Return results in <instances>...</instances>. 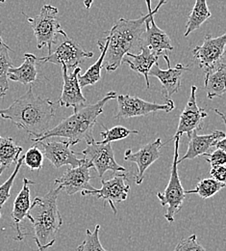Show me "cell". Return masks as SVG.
<instances>
[{"label": "cell", "instance_id": "4316f807", "mask_svg": "<svg viewBox=\"0 0 226 251\" xmlns=\"http://www.w3.org/2000/svg\"><path fill=\"white\" fill-rule=\"evenodd\" d=\"M12 50L4 43L0 36V98L7 94L9 90L8 71L13 67V62L10 57Z\"/></svg>", "mask_w": 226, "mask_h": 251}, {"label": "cell", "instance_id": "83f0119b", "mask_svg": "<svg viewBox=\"0 0 226 251\" xmlns=\"http://www.w3.org/2000/svg\"><path fill=\"white\" fill-rule=\"evenodd\" d=\"M225 187H226V183H221L212 178H207L199 181L194 189L185 190V193L186 195L196 193L202 199H208L214 196L219 191H221Z\"/></svg>", "mask_w": 226, "mask_h": 251}, {"label": "cell", "instance_id": "8992f818", "mask_svg": "<svg viewBox=\"0 0 226 251\" xmlns=\"http://www.w3.org/2000/svg\"><path fill=\"white\" fill-rule=\"evenodd\" d=\"M174 156L171 165L170 178L168 184L164 192H157V197L161 202L162 207H166L164 219L169 223L174 221V217L179 213L183 207V203L186 198L185 189L182 187L181 181L178 175V158H179V143L180 138H174Z\"/></svg>", "mask_w": 226, "mask_h": 251}, {"label": "cell", "instance_id": "ac0fdd59", "mask_svg": "<svg viewBox=\"0 0 226 251\" xmlns=\"http://www.w3.org/2000/svg\"><path fill=\"white\" fill-rule=\"evenodd\" d=\"M63 72V90L58 100L59 105L65 107H75L84 104L86 98L82 94L81 87L78 81V75L81 73V68L77 67L71 74L67 73V69L62 66Z\"/></svg>", "mask_w": 226, "mask_h": 251}, {"label": "cell", "instance_id": "d6986e66", "mask_svg": "<svg viewBox=\"0 0 226 251\" xmlns=\"http://www.w3.org/2000/svg\"><path fill=\"white\" fill-rule=\"evenodd\" d=\"M223 138H226V133L222 130H215L214 132L205 135H198L197 131H194L189 135L188 150L182 158H178V164L185 159H194L195 157L208 154V151L212 147H215L216 143Z\"/></svg>", "mask_w": 226, "mask_h": 251}, {"label": "cell", "instance_id": "7c38bea8", "mask_svg": "<svg viewBox=\"0 0 226 251\" xmlns=\"http://www.w3.org/2000/svg\"><path fill=\"white\" fill-rule=\"evenodd\" d=\"M145 3L148 9V18L145 20L144 23V31L143 33L142 47H145L161 56L164 54V50H173L170 38L165 32L163 31L161 28L158 27L154 21V15L158 12V10L164 4L158 3L157 7L152 10L151 0H145Z\"/></svg>", "mask_w": 226, "mask_h": 251}, {"label": "cell", "instance_id": "74e56055", "mask_svg": "<svg viewBox=\"0 0 226 251\" xmlns=\"http://www.w3.org/2000/svg\"><path fill=\"white\" fill-rule=\"evenodd\" d=\"M167 1H168V0H158V2L162 3V4H165Z\"/></svg>", "mask_w": 226, "mask_h": 251}, {"label": "cell", "instance_id": "f546056e", "mask_svg": "<svg viewBox=\"0 0 226 251\" xmlns=\"http://www.w3.org/2000/svg\"><path fill=\"white\" fill-rule=\"evenodd\" d=\"M100 225L97 224L94 231L86 229V237L84 242L77 248V251H106L99 240Z\"/></svg>", "mask_w": 226, "mask_h": 251}, {"label": "cell", "instance_id": "44dd1931", "mask_svg": "<svg viewBox=\"0 0 226 251\" xmlns=\"http://www.w3.org/2000/svg\"><path fill=\"white\" fill-rule=\"evenodd\" d=\"M140 51L141 52L139 54L126 53L125 56H127L129 58L124 57L123 59V63H127L133 71L144 75L145 78L146 87H147V89H149L150 83H149V79H148V73H149L151 67L154 64L158 62L160 55L151 51L149 49H147L145 47H142Z\"/></svg>", "mask_w": 226, "mask_h": 251}, {"label": "cell", "instance_id": "4dcf8cb0", "mask_svg": "<svg viewBox=\"0 0 226 251\" xmlns=\"http://www.w3.org/2000/svg\"><path fill=\"white\" fill-rule=\"evenodd\" d=\"M22 164H23V157H20L12 175L9 177V179L4 184H2L0 186V218H1V209L11 196V189H12L15 179H16L21 167L22 166Z\"/></svg>", "mask_w": 226, "mask_h": 251}, {"label": "cell", "instance_id": "484cf974", "mask_svg": "<svg viewBox=\"0 0 226 251\" xmlns=\"http://www.w3.org/2000/svg\"><path fill=\"white\" fill-rule=\"evenodd\" d=\"M211 17L212 14L209 11L207 0H195L194 8L188 17L184 36L188 37L192 32L199 29L200 26Z\"/></svg>", "mask_w": 226, "mask_h": 251}, {"label": "cell", "instance_id": "5b68a950", "mask_svg": "<svg viewBox=\"0 0 226 251\" xmlns=\"http://www.w3.org/2000/svg\"><path fill=\"white\" fill-rule=\"evenodd\" d=\"M58 12L56 7L49 4L43 5L40 14L35 18H30L22 12V15L32 27L39 50L48 47L50 52L52 46L56 43L57 37L65 32L57 19Z\"/></svg>", "mask_w": 226, "mask_h": 251}, {"label": "cell", "instance_id": "6da1fadb", "mask_svg": "<svg viewBox=\"0 0 226 251\" xmlns=\"http://www.w3.org/2000/svg\"><path fill=\"white\" fill-rule=\"evenodd\" d=\"M0 116L10 120L34 138H38L49 129L55 116V107L49 99L35 94L30 86L26 93L17 99L9 107L0 109Z\"/></svg>", "mask_w": 226, "mask_h": 251}, {"label": "cell", "instance_id": "52a82bcc", "mask_svg": "<svg viewBox=\"0 0 226 251\" xmlns=\"http://www.w3.org/2000/svg\"><path fill=\"white\" fill-rule=\"evenodd\" d=\"M61 40L56 50L50 51L47 56L38 57V61L42 63H52L65 66L68 69H75L83 60L92 58L94 53L92 51L84 50L76 42L69 39L66 33L60 34Z\"/></svg>", "mask_w": 226, "mask_h": 251}, {"label": "cell", "instance_id": "8d00e7d4", "mask_svg": "<svg viewBox=\"0 0 226 251\" xmlns=\"http://www.w3.org/2000/svg\"><path fill=\"white\" fill-rule=\"evenodd\" d=\"M94 0H84V6L86 9H90L92 7Z\"/></svg>", "mask_w": 226, "mask_h": 251}, {"label": "cell", "instance_id": "ba28073f", "mask_svg": "<svg viewBox=\"0 0 226 251\" xmlns=\"http://www.w3.org/2000/svg\"><path fill=\"white\" fill-rule=\"evenodd\" d=\"M81 155L83 156L84 161L97 170L100 178H102L107 171H112L114 174L126 172L123 166L117 163L112 143L100 144L95 140L87 145V148L81 152Z\"/></svg>", "mask_w": 226, "mask_h": 251}, {"label": "cell", "instance_id": "3957f363", "mask_svg": "<svg viewBox=\"0 0 226 251\" xmlns=\"http://www.w3.org/2000/svg\"><path fill=\"white\" fill-rule=\"evenodd\" d=\"M60 192L61 188L56 187L43 197H36L26 216L32 223L34 241L39 251H45L54 245L56 235L63 224L57 206Z\"/></svg>", "mask_w": 226, "mask_h": 251}, {"label": "cell", "instance_id": "e575fe53", "mask_svg": "<svg viewBox=\"0 0 226 251\" xmlns=\"http://www.w3.org/2000/svg\"><path fill=\"white\" fill-rule=\"evenodd\" d=\"M210 175L211 178L221 182V183H226V168L225 165H220V166H213L210 170Z\"/></svg>", "mask_w": 226, "mask_h": 251}, {"label": "cell", "instance_id": "d6a6232c", "mask_svg": "<svg viewBox=\"0 0 226 251\" xmlns=\"http://www.w3.org/2000/svg\"><path fill=\"white\" fill-rule=\"evenodd\" d=\"M173 251H206V250L197 242L196 235L194 234L181 240Z\"/></svg>", "mask_w": 226, "mask_h": 251}, {"label": "cell", "instance_id": "603a6c76", "mask_svg": "<svg viewBox=\"0 0 226 251\" xmlns=\"http://www.w3.org/2000/svg\"><path fill=\"white\" fill-rule=\"evenodd\" d=\"M226 59L213 71L205 74L204 87L209 100L226 95Z\"/></svg>", "mask_w": 226, "mask_h": 251}, {"label": "cell", "instance_id": "8fae6325", "mask_svg": "<svg viewBox=\"0 0 226 251\" xmlns=\"http://www.w3.org/2000/svg\"><path fill=\"white\" fill-rule=\"evenodd\" d=\"M226 35L213 38L207 34L201 46L195 47L193 50L194 59L199 67L204 70L205 74L215 70L223 60H225Z\"/></svg>", "mask_w": 226, "mask_h": 251}, {"label": "cell", "instance_id": "7a4b0ae2", "mask_svg": "<svg viewBox=\"0 0 226 251\" xmlns=\"http://www.w3.org/2000/svg\"><path fill=\"white\" fill-rule=\"evenodd\" d=\"M117 92L111 91L93 104H81L73 107V114L63 119L58 125L49 128L41 136L32 138L34 143L44 141L51 137H64L71 146L76 145L82 140L87 144L95 141L93 136L94 126L97 117L103 112L105 104L114 99H117Z\"/></svg>", "mask_w": 226, "mask_h": 251}, {"label": "cell", "instance_id": "e0dca14e", "mask_svg": "<svg viewBox=\"0 0 226 251\" xmlns=\"http://www.w3.org/2000/svg\"><path fill=\"white\" fill-rule=\"evenodd\" d=\"M43 148L42 154L46 157L55 168H61L62 166H71L75 168L82 163V158H77V155L80 153H75L70 148V143L66 141H41L36 143Z\"/></svg>", "mask_w": 226, "mask_h": 251}, {"label": "cell", "instance_id": "f1b7e54d", "mask_svg": "<svg viewBox=\"0 0 226 251\" xmlns=\"http://www.w3.org/2000/svg\"><path fill=\"white\" fill-rule=\"evenodd\" d=\"M105 127V126H103ZM138 130H131L125 126H116L111 128L105 127V131L100 132V135L103 137V140L98 141L100 144H106V143H112L114 141L122 140L123 138H126L130 134H138Z\"/></svg>", "mask_w": 226, "mask_h": 251}, {"label": "cell", "instance_id": "d590c367", "mask_svg": "<svg viewBox=\"0 0 226 251\" xmlns=\"http://www.w3.org/2000/svg\"><path fill=\"white\" fill-rule=\"evenodd\" d=\"M215 147H217V149H219V150H222V151H226V138H223V139H221V140H219L217 143H216V145H215Z\"/></svg>", "mask_w": 226, "mask_h": 251}, {"label": "cell", "instance_id": "30bf717a", "mask_svg": "<svg viewBox=\"0 0 226 251\" xmlns=\"http://www.w3.org/2000/svg\"><path fill=\"white\" fill-rule=\"evenodd\" d=\"M128 179L126 174H117L112 179L101 180L102 188L93 190H83L81 194L83 196H93L97 199H102L104 203H108L113 210L114 214L117 215V204L125 201L128 197L130 186L127 184Z\"/></svg>", "mask_w": 226, "mask_h": 251}, {"label": "cell", "instance_id": "4fadbf2b", "mask_svg": "<svg viewBox=\"0 0 226 251\" xmlns=\"http://www.w3.org/2000/svg\"><path fill=\"white\" fill-rule=\"evenodd\" d=\"M164 59L167 65V70H162L158 62L154 64L149 73L148 76L157 77L162 84L163 88V97L165 100H169V97L178 92L181 86L182 76L185 72H190V68L184 66L183 64H177L174 68L170 66V60L167 55L164 54Z\"/></svg>", "mask_w": 226, "mask_h": 251}, {"label": "cell", "instance_id": "ffe728a7", "mask_svg": "<svg viewBox=\"0 0 226 251\" xmlns=\"http://www.w3.org/2000/svg\"><path fill=\"white\" fill-rule=\"evenodd\" d=\"M35 182L27 178H23V186L18 196L15 199L14 207L12 211V220L14 221V225L17 231V235L15 237V240L17 241H22L24 237L26 236L25 233H23L21 229V222L24 220L29 212V209L31 207V201H30V186L34 185Z\"/></svg>", "mask_w": 226, "mask_h": 251}, {"label": "cell", "instance_id": "277c9868", "mask_svg": "<svg viewBox=\"0 0 226 251\" xmlns=\"http://www.w3.org/2000/svg\"><path fill=\"white\" fill-rule=\"evenodd\" d=\"M148 14L137 20L120 19L105 37L108 48L105 54V69L107 72H115L120 68L123 59L130 50H141L144 23Z\"/></svg>", "mask_w": 226, "mask_h": 251}, {"label": "cell", "instance_id": "5bb4252c", "mask_svg": "<svg viewBox=\"0 0 226 251\" xmlns=\"http://www.w3.org/2000/svg\"><path fill=\"white\" fill-rule=\"evenodd\" d=\"M92 167L84 161L75 168H67L65 173L58 179H55V187H59L61 190H65L66 194L73 195L83 190H93L95 188L91 185L93 177L90 175Z\"/></svg>", "mask_w": 226, "mask_h": 251}, {"label": "cell", "instance_id": "9c48e42d", "mask_svg": "<svg viewBox=\"0 0 226 251\" xmlns=\"http://www.w3.org/2000/svg\"><path fill=\"white\" fill-rule=\"evenodd\" d=\"M119 111L116 119H128L133 117L145 116L147 114L164 111L170 112L174 109V102L172 100H167L164 104L156 102H149L139 97H132L130 95H118Z\"/></svg>", "mask_w": 226, "mask_h": 251}, {"label": "cell", "instance_id": "d4e9b609", "mask_svg": "<svg viewBox=\"0 0 226 251\" xmlns=\"http://www.w3.org/2000/svg\"><path fill=\"white\" fill-rule=\"evenodd\" d=\"M22 150V147L17 145L13 138L0 136V176L11 164L18 162Z\"/></svg>", "mask_w": 226, "mask_h": 251}, {"label": "cell", "instance_id": "f35d334b", "mask_svg": "<svg viewBox=\"0 0 226 251\" xmlns=\"http://www.w3.org/2000/svg\"><path fill=\"white\" fill-rule=\"evenodd\" d=\"M4 2H6V0H0V4H1V3H4Z\"/></svg>", "mask_w": 226, "mask_h": 251}, {"label": "cell", "instance_id": "7402d4cb", "mask_svg": "<svg viewBox=\"0 0 226 251\" xmlns=\"http://www.w3.org/2000/svg\"><path fill=\"white\" fill-rule=\"evenodd\" d=\"M38 57L33 53H25L24 61L18 67H12L8 71V79L21 83L23 85L32 84L38 77L37 70Z\"/></svg>", "mask_w": 226, "mask_h": 251}, {"label": "cell", "instance_id": "1f68e13d", "mask_svg": "<svg viewBox=\"0 0 226 251\" xmlns=\"http://www.w3.org/2000/svg\"><path fill=\"white\" fill-rule=\"evenodd\" d=\"M23 162L30 170L40 171L42 168L43 154L36 144L24 154Z\"/></svg>", "mask_w": 226, "mask_h": 251}, {"label": "cell", "instance_id": "2e32d148", "mask_svg": "<svg viewBox=\"0 0 226 251\" xmlns=\"http://www.w3.org/2000/svg\"><path fill=\"white\" fill-rule=\"evenodd\" d=\"M163 146L164 143H162L161 138H157L155 141L143 146L136 153H133L131 149L125 151L124 160L134 162L138 166V173L135 175V181L137 185H141L143 183L146 169L160 158V150Z\"/></svg>", "mask_w": 226, "mask_h": 251}, {"label": "cell", "instance_id": "cb8c5ba5", "mask_svg": "<svg viewBox=\"0 0 226 251\" xmlns=\"http://www.w3.org/2000/svg\"><path fill=\"white\" fill-rule=\"evenodd\" d=\"M97 47L101 51V54L96 63H94L84 75H78V81L81 88L89 85H94L98 82L101 78V69L103 67V62L105 60V54L108 48V41L106 38L98 40Z\"/></svg>", "mask_w": 226, "mask_h": 251}, {"label": "cell", "instance_id": "9a60e30c", "mask_svg": "<svg viewBox=\"0 0 226 251\" xmlns=\"http://www.w3.org/2000/svg\"><path fill=\"white\" fill-rule=\"evenodd\" d=\"M196 91V86H192L191 96L184 110L180 115L179 124L173 139L176 137L180 138V136L184 133H187L189 136L194 131H198L202 128L203 121L207 117V112L205 111V109L200 108L197 105Z\"/></svg>", "mask_w": 226, "mask_h": 251}, {"label": "cell", "instance_id": "836d02e7", "mask_svg": "<svg viewBox=\"0 0 226 251\" xmlns=\"http://www.w3.org/2000/svg\"><path fill=\"white\" fill-rule=\"evenodd\" d=\"M204 156L212 167L225 165L226 163V154L225 151L217 149L212 154H205Z\"/></svg>", "mask_w": 226, "mask_h": 251}]
</instances>
